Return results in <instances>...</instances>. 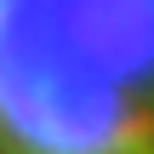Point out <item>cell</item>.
<instances>
[{
	"label": "cell",
	"mask_w": 154,
	"mask_h": 154,
	"mask_svg": "<svg viewBox=\"0 0 154 154\" xmlns=\"http://www.w3.org/2000/svg\"><path fill=\"white\" fill-rule=\"evenodd\" d=\"M0 154H154V0H0Z\"/></svg>",
	"instance_id": "1"
}]
</instances>
